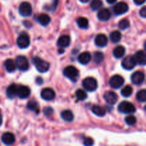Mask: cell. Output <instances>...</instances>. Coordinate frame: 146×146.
<instances>
[{"label": "cell", "instance_id": "cell-1", "mask_svg": "<svg viewBox=\"0 0 146 146\" xmlns=\"http://www.w3.org/2000/svg\"><path fill=\"white\" fill-rule=\"evenodd\" d=\"M32 63L40 73H45L49 69V63L38 56H35L32 58Z\"/></svg>", "mask_w": 146, "mask_h": 146}, {"label": "cell", "instance_id": "cell-2", "mask_svg": "<svg viewBox=\"0 0 146 146\" xmlns=\"http://www.w3.org/2000/svg\"><path fill=\"white\" fill-rule=\"evenodd\" d=\"M82 85L84 88L88 91H94L98 87L97 81L93 77H87L83 81Z\"/></svg>", "mask_w": 146, "mask_h": 146}, {"label": "cell", "instance_id": "cell-3", "mask_svg": "<svg viewBox=\"0 0 146 146\" xmlns=\"http://www.w3.org/2000/svg\"><path fill=\"white\" fill-rule=\"evenodd\" d=\"M64 74L71 81H76L78 77V71L74 66H68L64 68Z\"/></svg>", "mask_w": 146, "mask_h": 146}, {"label": "cell", "instance_id": "cell-4", "mask_svg": "<svg viewBox=\"0 0 146 146\" xmlns=\"http://www.w3.org/2000/svg\"><path fill=\"white\" fill-rule=\"evenodd\" d=\"M135 110L133 104L128 101H123L118 106V111L122 113H133Z\"/></svg>", "mask_w": 146, "mask_h": 146}, {"label": "cell", "instance_id": "cell-5", "mask_svg": "<svg viewBox=\"0 0 146 146\" xmlns=\"http://www.w3.org/2000/svg\"><path fill=\"white\" fill-rule=\"evenodd\" d=\"M16 65L17 68H19L21 71H26L29 68V63L28 59L27 57L24 56H19L16 58Z\"/></svg>", "mask_w": 146, "mask_h": 146}, {"label": "cell", "instance_id": "cell-6", "mask_svg": "<svg viewBox=\"0 0 146 146\" xmlns=\"http://www.w3.org/2000/svg\"><path fill=\"white\" fill-rule=\"evenodd\" d=\"M18 46L20 48H26L29 46L30 38L28 34L25 32H23L18 36L17 40Z\"/></svg>", "mask_w": 146, "mask_h": 146}, {"label": "cell", "instance_id": "cell-7", "mask_svg": "<svg viewBox=\"0 0 146 146\" xmlns=\"http://www.w3.org/2000/svg\"><path fill=\"white\" fill-rule=\"evenodd\" d=\"M19 11L22 17H29L32 13V7L29 2L24 1L20 4Z\"/></svg>", "mask_w": 146, "mask_h": 146}, {"label": "cell", "instance_id": "cell-8", "mask_svg": "<svg viewBox=\"0 0 146 146\" xmlns=\"http://www.w3.org/2000/svg\"><path fill=\"white\" fill-rule=\"evenodd\" d=\"M109 84L113 88H119L123 85L124 78L120 75H114L111 78Z\"/></svg>", "mask_w": 146, "mask_h": 146}, {"label": "cell", "instance_id": "cell-9", "mask_svg": "<svg viewBox=\"0 0 146 146\" xmlns=\"http://www.w3.org/2000/svg\"><path fill=\"white\" fill-rule=\"evenodd\" d=\"M136 61L133 56H128L123 58L122 61V66L126 70H131L136 65Z\"/></svg>", "mask_w": 146, "mask_h": 146}, {"label": "cell", "instance_id": "cell-10", "mask_svg": "<svg viewBox=\"0 0 146 146\" xmlns=\"http://www.w3.org/2000/svg\"><path fill=\"white\" fill-rule=\"evenodd\" d=\"M114 13L116 15H121L128 11V6L125 2H119L115 5L113 8Z\"/></svg>", "mask_w": 146, "mask_h": 146}, {"label": "cell", "instance_id": "cell-11", "mask_svg": "<svg viewBox=\"0 0 146 146\" xmlns=\"http://www.w3.org/2000/svg\"><path fill=\"white\" fill-rule=\"evenodd\" d=\"M145 80V74L141 71H136L131 76V81L133 84L140 85Z\"/></svg>", "mask_w": 146, "mask_h": 146}, {"label": "cell", "instance_id": "cell-12", "mask_svg": "<svg viewBox=\"0 0 146 146\" xmlns=\"http://www.w3.org/2000/svg\"><path fill=\"white\" fill-rule=\"evenodd\" d=\"M41 96L45 101H51V100L54 99L56 94L52 88H46L41 91Z\"/></svg>", "mask_w": 146, "mask_h": 146}, {"label": "cell", "instance_id": "cell-13", "mask_svg": "<svg viewBox=\"0 0 146 146\" xmlns=\"http://www.w3.org/2000/svg\"><path fill=\"white\" fill-rule=\"evenodd\" d=\"M104 98L108 104L113 105L118 101V96L113 91H107L104 94Z\"/></svg>", "mask_w": 146, "mask_h": 146}, {"label": "cell", "instance_id": "cell-14", "mask_svg": "<svg viewBox=\"0 0 146 146\" xmlns=\"http://www.w3.org/2000/svg\"><path fill=\"white\" fill-rule=\"evenodd\" d=\"M31 94L30 88L28 86H18V91H17V96L19 97L20 98H27Z\"/></svg>", "mask_w": 146, "mask_h": 146}, {"label": "cell", "instance_id": "cell-15", "mask_svg": "<svg viewBox=\"0 0 146 146\" xmlns=\"http://www.w3.org/2000/svg\"><path fill=\"white\" fill-rule=\"evenodd\" d=\"M98 19L101 21H107L111 17V13L108 9H102L98 13Z\"/></svg>", "mask_w": 146, "mask_h": 146}, {"label": "cell", "instance_id": "cell-16", "mask_svg": "<svg viewBox=\"0 0 146 146\" xmlns=\"http://www.w3.org/2000/svg\"><path fill=\"white\" fill-rule=\"evenodd\" d=\"M95 44L98 47L106 46L108 44V38L104 34H98L95 38Z\"/></svg>", "mask_w": 146, "mask_h": 146}, {"label": "cell", "instance_id": "cell-17", "mask_svg": "<svg viewBox=\"0 0 146 146\" xmlns=\"http://www.w3.org/2000/svg\"><path fill=\"white\" fill-rule=\"evenodd\" d=\"M1 141L5 145H11L15 142V137H14V134L11 133H4L1 136Z\"/></svg>", "mask_w": 146, "mask_h": 146}, {"label": "cell", "instance_id": "cell-18", "mask_svg": "<svg viewBox=\"0 0 146 146\" xmlns=\"http://www.w3.org/2000/svg\"><path fill=\"white\" fill-rule=\"evenodd\" d=\"M134 58H135V61H136L137 64H140V65L144 66L145 65L146 62V55L144 51H137L136 54L134 56Z\"/></svg>", "mask_w": 146, "mask_h": 146}, {"label": "cell", "instance_id": "cell-19", "mask_svg": "<svg viewBox=\"0 0 146 146\" xmlns=\"http://www.w3.org/2000/svg\"><path fill=\"white\" fill-rule=\"evenodd\" d=\"M70 43H71V38L68 35H62L58 38V41H57V44L58 46L61 47V48H65L69 46Z\"/></svg>", "mask_w": 146, "mask_h": 146}, {"label": "cell", "instance_id": "cell-20", "mask_svg": "<svg viewBox=\"0 0 146 146\" xmlns=\"http://www.w3.org/2000/svg\"><path fill=\"white\" fill-rule=\"evenodd\" d=\"M91 59V55L89 52L88 51H85V52H83L78 56V61H79L80 64H84V65H86V64H88L90 62Z\"/></svg>", "mask_w": 146, "mask_h": 146}, {"label": "cell", "instance_id": "cell-21", "mask_svg": "<svg viewBox=\"0 0 146 146\" xmlns=\"http://www.w3.org/2000/svg\"><path fill=\"white\" fill-rule=\"evenodd\" d=\"M18 85L11 84L7 88V96L9 98H14L17 96V91H18Z\"/></svg>", "mask_w": 146, "mask_h": 146}, {"label": "cell", "instance_id": "cell-22", "mask_svg": "<svg viewBox=\"0 0 146 146\" xmlns=\"http://www.w3.org/2000/svg\"><path fill=\"white\" fill-rule=\"evenodd\" d=\"M4 64L6 70L9 73L14 72L16 70V68H17V65H16L15 61L13 59H11V58H9V59L6 60Z\"/></svg>", "mask_w": 146, "mask_h": 146}, {"label": "cell", "instance_id": "cell-23", "mask_svg": "<svg viewBox=\"0 0 146 146\" xmlns=\"http://www.w3.org/2000/svg\"><path fill=\"white\" fill-rule=\"evenodd\" d=\"M92 112L97 116L102 117L106 115V109L104 107H101L100 106H94L92 108Z\"/></svg>", "mask_w": 146, "mask_h": 146}, {"label": "cell", "instance_id": "cell-24", "mask_svg": "<svg viewBox=\"0 0 146 146\" xmlns=\"http://www.w3.org/2000/svg\"><path fill=\"white\" fill-rule=\"evenodd\" d=\"M61 116L63 120L67 122H71L74 120V114L69 110H66L63 111L61 114Z\"/></svg>", "mask_w": 146, "mask_h": 146}, {"label": "cell", "instance_id": "cell-25", "mask_svg": "<svg viewBox=\"0 0 146 146\" xmlns=\"http://www.w3.org/2000/svg\"><path fill=\"white\" fill-rule=\"evenodd\" d=\"M38 21L42 26H47L51 21V18L48 15L46 14H41L38 16Z\"/></svg>", "mask_w": 146, "mask_h": 146}, {"label": "cell", "instance_id": "cell-26", "mask_svg": "<svg viewBox=\"0 0 146 146\" xmlns=\"http://www.w3.org/2000/svg\"><path fill=\"white\" fill-rule=\"evenodd\" d=\"M125 49L123 46H118L113 50V56L117 58H121L125 54Z\"/></svg>", "mask_w": 146, "mask_h": 146}, {"label": "cell", "instance_id": "cell-27", "mask_svg": "<svg viewBox=\"0 0 146 146\" xmlns=\"http://www.w3.org/2000/svg\"><path fill=\"white\" fill-rule=\"evenodd\" d=\"M110 39L113 43L119 42L121 39V34L118 31H113L110 34Z\"/></svg>", "mask_w": 146, "mask_h": 146}, {"label": "cell", "instance_id": "cell-28", "mask_svg": "<svg viewBox=\"0 0 146 146\" xmlns=\"http://www.w3.org/2000/svg\"><path fill=\"white\" fill-rule=\"evenodd\" d=\"M77 24L81 29H87L88 27V20L86 17H79L77 19Z\"/></svg>", "mask_w": 146, "mask_h": 146}, {"label": "cell", "instance_id": "cell-29", "mask_svg": "<svg viewBox=\"0 0 146 146\" xmlns=\"http://www.w3.org/2000/svg\"><path fill=\"white\" fill-rule=\"evenodd\" d=\"M102 5L103 2L101 0H93L91 2L90 7H91V9L93 11H96V10L100 9Z\"/></svg>", "mask_w": 146, "mask_h": 146}, {"label": "cell", "instance_id": "cell-30", "mask_svg": "<svg viewBox=\"0 0 146 146\" xmlns=\"http://www.w3.org/2000/svg\"><path fill=\"white\" fill-rule=\"evenodd\" d=\"M133 94V88L131 86H125L122 90H121V95L124 97L131 96Z\"/></svg>", "mask_w": 146, "mask_h": 146}, {"label": "cell", "instance_id": "cell-31", "mask_svg": "<svg viewBox=\"0 0 146 146\" xmlns=\"http://www.w3.org/2000/svg\"><path fill=\"white\" fill-rule=\"evenodd\" d=\"M38 103L35 101H30L27 104V108L30 111H36V113H38Z\"/></svg>", "mask_w": 146, "mask_h": 146}, {"label": "cell", "instance_id": "cell-32", "mask_svg": "<svg viewBox=\"0 0 146 146\" xmlns=\"http://www.w3.org/2000/svg\"><path fill=\"white\" fill-rule=\"evenodd\" d=\"M104 55L102 52L101 51H96L94 53V59L95 63L96 64H101L103 61H104Z\"/></svg>", "mask_w": 146, "mask_h": 146}, {"label": "cell", "instance_id": "cell-33", "mask_svg": "<svg viewBox=\"0 0 146 146\" xmlns=\"http://www.w3.org/2000/svg\"><path fill=\"white\" fill-rule=\"evenodd\" d=\"M136 98L139 102H145L146 100V91L145 89L141 90L136 94Z\"/></svg>", "mask_w": 146, "mask_h": 146}, {"label": "cell", "instance_id": "cell-34", "mask_svg": "<svg viewBox=\"0 0 146 146\" xmlns=\"http://www.w3.org/2000/svg\"><path fill=\"white\" fill-rule=\"evenodd\" d=\"M76 96L80 101H84L87 98V94L84 90L78 89L76 91Z\"/></svg>", "mask_w": 146, "mask_h": 146}, {"label": "cell", "instance_id": "cell-35", "mask_svg": "<svg viewBox=\"0 0 146 146\" xmlns=\"http://www.w3.org/2000/svg\"><path fill=\"white\" fill-rule=\"evenodd\" d=\"M118 27L122 30L126 29H128L130 27V21L128 19H126L121 20L120 22L118 23Z\"/></svg>", "mask_w": 146, "mask_h": 146}, {"label": "cell", "instance_id": "cell-36", "mask_svg": "<svg viewBox=\"0 0 146 146\" xmlns=\"http://www.w3.org/2000/svg\"><path fill=\"white\" fill-rule=\"evenodd\" d=\"M125 123L129 125H133L136 123L137 119L134 115H128L125 119Z\"/></svg>", "mask_w": 146, "mask_h": 146}, {"label": "cell", "instance_id": "cell-37", "mask_svg": "<svg viewBox=\"0 0 146 146\" xmlns=\"http://www.w3.org/2000/svg\"><path fill=\"white\" fill-rule=\"evenodd\" d=\"M94 140H93L91 138H89V137H88V138H86L84 141V144L85 145L90 146V145H94Z\"/></svg>", "mask_w": 146, "mask_h": 146}, {"label": "cell", "instance_id": "cell-38", "mask_svg": "<svg viewBox=\"0 0 146 146\" xmlns=\"http://www.w3.org/2000/svg\"><path fill=\"white\" fill-rule=\"evenodd\" d=\"M53 112H54V111H53L52 108H50V107H46V108H45L44 109V114H45L46 115H47V116H49V115H51V114L53 113Z\"/></svg>", "mask_w": 146, "mask_h": 146}, {"label": "cell", "instance_id": "cell-39", "mask_svg": "<svg viewBox=\"0 0 146 146\" xmlns=\"http://www.w3.org/2000/svg\"><path fill=\"white\" fill-rule=\"evenodd\" d=\"M140 14H141V16L142 17H143V18H145L146 17V7H143L142 9H141V11H140Z\"/></svg>", "mask_w": 146, "mask_h": 146}, {"label": "cell", "instance_id": "cell-40", "mask_svg": "<svg viewBox=\"0 0 146 146\" xmlns=\"http://www.w3.org/2000/svg\"><path fill=\"white\" fill-rule=\"evenodd\" d=\"M133 1L135 2V4H137V5H141V4L145 3V0H133Z\"/></svg>", "mask_w": 146, "mask_h": 146}, {"label": "cell", "instance_id": "cell-41", "mask_svg": "<svg viewBox=\"0 0 146 146\" xmlns=\"http://www.w3.org/2000/svg\"><path fill=\"white\" fill-rule=\"evenodd\" d=\"M116 1H117V0H106L107 2H108V4H114V3H115Z\"/></svg>", "mask_w": 146, "mask_h": 146}, {"label": "cell", "instance_id": "cell-42", "mask_svg": "<svg viewBox=\"0 0 146 146\" xmlns=\"http://www.w3.org/2000/svg\"><path fill=\"white\" fill-rule=\"evenodd\" d=\"M42 79H41V78H40V77H38V78H37V79H36V82L38 83V84H41V83H42Z\"/></svg>", "mask_w": 146, "mask_h": 146}, {"label": "cell", "instance_id": "cell-43", "mask_svg": "<svg viewBox=\"0 0 146 146\" xmlns=\"http://www.w3.org/2000/svg\"><path fill=\"white\" fill-rule=\"evenodd\" d=\"M3 122V117H2V114L0 113V125H1Z\"/></svg>", "mask_w": 146, "mask_h": 146}, {"label": "cell", "instance_id": "cell-44", "mask_svg": "<svg viewBox=\"0 0 146 146\" xmlns=\"http://www.w3.org/2000/svg\"><path fill=\"white\" fill-rule=\"evenodd\" d=\"M80 1H81V2H84V3H86V2H88L89 0H80Z\"/></svg>", "mask_w": 146, "mask_h": 146}]
</instances>
